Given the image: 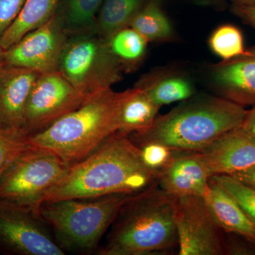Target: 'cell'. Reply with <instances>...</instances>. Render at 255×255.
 <instances>
[{
    "label": "cell",
    "instance_id": "cell-27",
    "mask_svg": "<svg viewBox=\"0 0 255 255\" xmlns=\"http://www.w3.org/2000/svg\"><path fill=\"white\" fill-rule=\"evenodd\" d=\"M137 146L140 148L144 164L157 176V179L173 160L177 152L167 146L156 142H146Z\"/></svg>",
    "mask_w": 255,
    "mask_h": 255
},
{
    "label": "cell",
    "instance_id": "cell-34",
    "mask_svg": "<svg viewBox=\"0 0 255 255\" xmlns=\"http://www.w3.org/2000/svg\"><path fill=\"white\" fill-rule=\"evenodd\" d=\"M230 1L236 4L255 5V0H230Z\"/></svg>",
    "mask_w": 255,
    "mask_h": 255
},
{
    "label": "cell",
    "instance_id": "cell-7",
    "mask_svg": "<svg viewBox=\"0 0 255 255\" xmlns=\"http://www.w3.org/2000/svg\"><path fill=\"white\" fill-rule=\"evenodd\" d=\"M70 166L52 151L30 145L0 178V200L24 206L38 214L47 191Z\"/></svg>",
    "mask_w": 255,
    "mask_h": 255
},
{
    "label": "cell",
    "instance_id": "cell-10",
    "mask_svg": "<svg viewBox=\"0 0 255 255\" xmlns=\"http://www.w3.org/2000/svg\"><path fill=\"white\" fill-rule=\"evenodd\" d=\"M39 215L0 200V252L14 255H64Z\"/></svg>",
    "mask_w": 255,
    "mask_h": 255
},
{
    "label": "cell",
    "instance_id": "cell-18",
    "mask_svg": "<svg viewBox=\"0 0 255 255\" xmlns=\"http://www.w3.org/2000/svg\"><path fill=\"white\" fill-rule=\"evenodd\" d=\"M160 107L140 88L128 89L121 109L117 132L129 136L147 131L157 118Z\"/></svg>",
    "mask_w": 255,
    "mask_h": 255
},
{
    "label": "cell",
    "instance_id": "cell-31",
    "mask_svg": "<svg viewBox=\"0 0 255 255\" xmlns=\"http://www.w3.org/2000/svg\"><path fill=\"white\" fill-rule=\"evenodd\" d=\"M241 128L244 131L255 137V106H253L252 110L247 111Z\"/></svg>",
    "mask_w": 255,
    "mask_h": 255
},
{
    "label": "cell",
    "instance_id": "cell-19",
    "mask_svg": "<svg viewBox=\"0 0 255 255\" xmlns=\"http://www.w3.org/2000/svg\"><path fill=\"white\" fill-rule=\"evenodd\" d=\"M60 0H26L14 22L0 38V46L6 50L30 31L49 21L56 12Z\"/></svg>",
    "mask_w": 255,
    "mask_h": 255
},
{
    "label": "cell",
    "instance_id": "cell-22",
    "mask_svg": "<svg viewBox=\"0 0 255 255\" xmlns=\"http://www.w3.org/2000/svg\"><path fill=\"white\" fill-rule=\"evenodd\" d=\"M148 0H103L96 19L95 30L104 37L128 26Z\"/></svg>",
    "mask_w": 255,
    "mask_h": 255
},
{
    "label": "cell",
    "instance_id": "cell-2",
    "mask_svg": "<svg viewBox=\"0 0 255 255\" xmlns=\"http://www.w3.org/2000/svg\"><path fill=\"white\" fill-rule=\"evenodd\" d=\"M247 110L222 97L189 99L157 116L147 131L129 135L135 145L162 144L177 152L200 150L226 132L241 127Z\"/></svg>",
    "mask_w": 255,
    "mask_h": 255
},
{
    "label": "cell",
    "instance_id": "cell-1",
    "mask_svg": "<svg viewBox=\"0 0 255 255\" xmlns=\"http://www.w3.org/2000/svg\"><path fill=\"white\" fill-rule=\"evenodd\" d=\"M157 184L128 135L116 132L95 151L70 166L47 191L43 203L118 194H138Z\"/></svg>",
    "mask_w": 255,
    "mask_h": 255
},
{
    "label": "cell",
    "instance_id": "cell-25",
    "mask_svg": "<svg viewBox=\"0 0 255 255\" xmlns=\"http://www.w3.org/2000/svg\"><path fill=\"white\" fill-rule=\"evenodd\" d=\"M28 146L24 132L0 127V178Z\"/></svg>",
    "mask_w": 255,
    "mask_h": 255
},
{
    "label": "cell",
    "instance_id": "cell-26",
    "mask_svg": "<svg viewBox=\"0 0 255 255\" xmlns=\"http://www.w3.org/2000/svg\"><path fill=\"white\" fill-rule=\"evenodd\" d=\"M211 180L236 199L255 226V189L230 175H214Z\"/></svg>",
    "mask_w": 255,
    "mask_h": 255
},
{
    "label": "cell",
    "instance_id": "cell-9",
    "mask_svg": "<svg viewBox=\"0 0 255 255\" xmlns=\"http://www.w3.org/2000/svg\"><path fill=\"white\" fill-rule=\"evenodd\" d=\"M87 97L58 70L40 74L26 102L23 131L29 136L46 130L77 110Z\"/></svg>",
    "mask_w": 255,
    "mask_h": 255
},
{
    "label": "cell",
    "instance_id": "cell-28",
    "mask_svg": "<svg viewBox=\"0 0 255 255\" xmlns=\"http://www.w3.org/2000/svg\"><path fill=\"white\" fill-rule=\"evenodd\" d=\"M26 0H0V38L14 22Z\"/></svg>",
    "mask_w": 255,
    "mask_h": 255
},
{
    "label": "cell",
    "instance_id": "cell-14",
    "mask_svg": "<svg viewBox=\"0 0 255 255\" xmlns=\"http://www.w3.org/2000/svg\"><path fill=\"white\" fill-rule=\"evenodd\" d=\"M39 75L29 69L5 65L0 75V127L23 131L26 102Z\"/></svg>",
    "mask_w": 255,
    "mask_h": 255
},
{
    "label": "cell",
    "instance_id": "cell-32",
    "mask_svg": "<svg viewBox=\"0 0 255 255\" xmlns=\"http://www.w3.org/2000/svg\"><path fill=\"white\" fill-rule=\"evenodd\" d=\"M204 4L216 5V6H222L224 4L225 0H199Z\"/></svg>",
    "mask_w": 255,
    "mask_h": 255
},
{
    "label": "cell",
    "instance_id": "cell-15",
    "mask_svg": "<svg viewBox=\"0 0 255 255\" xmlns=\"http://www.w3.org/2000/svg\"><path fill=\"white\" fill-rule=\"evenodd\" d=\"M210 178L209 170L196 151H177L173 160L159 174L157 186L171 196H204Z\"/></svg>",
    "mask_w": 255,
    "mask_h": 255
},
{
    "label": "cell",
    "instance_id": "cell-8",
    "mask_svg": "<svg viewBox=\"0 0 255 255\" xmlns=\"http://www.w3.org/2000/svg\"><path fill=\"white\" fill-rule=\"evenodd\" d=\"M178 255H228V240L203 196H172Z\"/></svg>",
    "mask_w": 255,
    "mask_h": 255
},
{
    "label": "cell",
    "instance_id": "cell-12",
    "mask_svg": "<svg viewBox=\"0 0 255 255\" xmlns=\"http://www.w3.org/2000/svg\"><path fill=\"white\" fill-rule=\"evenodd\" d=\"M196 152L211 177L232 175L255 164V137L237 128Z\"/></svg>",
    "mask_w": 255,
    "mask_h": 255
},
{
    "label": "cell",
    "instance_id": "cell-23",
    "mask_svg": "<svg viewBox=\"0 0 255 255\" xmlns=\"http://www.w3.org/2000/svg\"><path fill=\"white\" fill-rule=\"evenodd\" d=\"M129 26L138 32L148 42L167 41L173 37V28L157 0H148Z\"/></svg>",
    "mask_w": 255,
    "mask_h": 255
},
{
    "label": "cell",
    "instance_id": "cell-6",
    "mask_svg": "<svg viewBox=\"0 0 255 255\" xmlns=\"http://www.w3.org/2000/svg\"><path fill=\"white\" fill-rule=\"evenodd\" d=\"M58 71L86 96L111 88L123 78V70L111 53L105 38L96 31L68 36Z\"/></svg>",
    "mask_w": 255,
    "mask_h": 255
},
{
    "label": "cell",
    "instance_id": "cell-21",
    "mask_svg": "<svg viewBox=\"0 0 255 255\" xmlns=\"http://www.w3.org/2000/svg\"><path fill=\"white\" fill-rule=\"evenodd\" d=\"M103 0H60L55 16L68 36L96 31L97 14Z\"/></svg>",
    "mask_w": 255,
    "mask_h": 255
},
{
    "label": "cell",
    "instance_id": "cell-4",
    "mask_svg": "<svg viewBox=\"0 0 255 255\" xmlns=\"http://www.w3.org/2000/svg\"><path fill=\"white\" fill-rule=\"evenodd\" d=\"M127 94V90L115 92L111 87L87 96L77 110L28 136V143L52 151L70 167L78 163L118 131Z\"/></svg>",
    "mask_w": 255,
    "mask_h": 255
},
{
    "label": "cell",
    "instance_id": "cell-13",
    "mask_svg": "<svg viewBox=\"0 0 255 255\" xmlns=\"http://www.w3.org/2000/svg\"><path fill=\"white\" fill-rule=\"evenodd\" d=\"M211 78L223 98L243 107L255 106V47L211 66Z\"/></svg>",
    "mask_w": 255,
    "mask_h": 255
},
{
    "label": "cell",
    "instance_id": "cell-30",
    "mask_svg": "<svg viewBox=\"0 0 255 255\" xmlns=\"http://www.w3.org/2000/svg\"><path fill=\"white\" fill-rule=\"evenodd\" d=\"M230 176H232L240 182L255 189V164Z\"/></svg>",
    "mask_w": 255,
    "mask_h": 255
},
{
    "label": "cell",
    "instance_id": "cell-5",
    "mask_svg": "<svg viewBox=\"0 0 255 255\" xmlns=\"http://www.w3.org/2000/svg\"><path fill=\"white\" fill-rule=\"evenodd\" d=\"M137 194L63 199L44 202L40 217L53 229L55 240L65 251L92 253L124 204Z\"/></svg>",
    "mask_w": 255,
    "mask_h": 255
},
{
    "label": "cell",
    "instance_id": "cell-3",
    "mask_svg": "<svg viewBox=\"0 0 255 255\" xmlns=\"http://www.w3.org/2000/svg\"><path fill=\"white\" fill-rule=\"evenodd\" d=\"M178 246L172 196L157 184L132 196L110 227L100 255H147Z\"/></svg>",
    "mask_w": 255,
    "mask_h": 255
},
{
    "label": "cell",
    "instance_id": "cell-20",
    "mask_svg": "<svg viewBox=\"0 0 255 255\" xmlns=\"http://www.w3.org/2000/svg\"><path fill=\"white\" fill-rule=\"evenodd\" d=\"M105 38L123 72L136 70L147 53L149 43L147 39L129 26L113 32Z\"/></svg>",
    "mask_w": 255,
    "mask_h": 255
},
{
    "label": "cell",
    "instance_id": "cell-29",
    "mask_svg": "<svg viewBox=\"0 0 255 255\" xmlns=\"http://www.w3.org/2000/svg\"><path fill=\"white\" fill-rule=\"evenodd\" d=\"M233 11L238 17L255 28V5H233Z\"/></svg>",
    "mask_w": 255,
    "mask_h": 255
},
{
    "label": "cell",
    "instance_id": "cell-16",
    "mask_svg": "<svg viewBox=\"0 0 255 255\" xmlns=\"http://www.w3.org/2000/svg\"><path fill=\"white\" fill-rule=\"evenodd\" d=\"M223 231L255 244V226L229 193L210 179L203 196Z\"/></svg>",
    "mask_w": 255,
    "mask_h": 255
},
{
    "label": "cell",
    "instance_id": "cell-24",
    "mask_svg": "<svg viewBox=\"0 0 255 255\" xmlns=\"http://www.w3.org/2000/svg\"><path fill=\"white\" fill-rule=\"evenodd\" d=\"M211 51L223 60H229L244 54L246 52L244 37L237 26L221 25L209 37Z\"/></svg>",
    "mask_w": 255,
    "mask_h": 255
},
{
    "label": "cell",
    "instance_id": "cell-33",
    "mask_svg": "<svg viewBox=\"0 0 255 255\" xmlns=\"http://www.w3.org/2000/svg\"><path fill=\"white\" fill-rule=\"evenodd\" d=\"M5 65V59H4V50L1 48L0 46V75H1V71H2L3 68H4Z\"/></svg>",
    "mask_w": 255,
    "mask_h": 255
},
{
    "label": "cell",
    "instance_id": "cell-17",
    "mask_svg": "<svg viewBox=\"0 0 255 255\" xmlns=\"http://www.w3.org/2000/svg\"><path fill=\"white\" fill-rule=\"evenodd\" d=\"M156 105L184 102L194 95V87L185 76L170 70H156L143 75L135 84Z\"/></svg>",
    "mask_w": 255,
    "mask_h": 255
},
{
    "label": "cell",
    "instance_id": "cell-11",
    "mask_svg": "<svg viewBox=\"0 0 255 255\" xmlns=\"http://www.w3.org/2000/svg\"><path fill=\"white\" fill-rule=\"evenodd\" d=\"M68 36L55 14L49 21L26 33L5 50V63L39 74L56 71Z\"/></svg>",
    "mask_w": 255,
    "mask_h": 255
}]
</instances>
